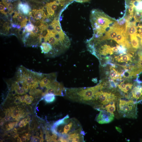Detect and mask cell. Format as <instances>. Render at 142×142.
Masks as SVG:
<instances>
[{
	"label": "cell",
	"instance_id": "cell-41",
	"mask_svg": "<svg viewBox=\"0 0 142 142\" xmlns=\"http://www.w3.org/2000/svg\"><path fill=\"white\" fill-rule=\"evenodd\" d=\"M116 129L119 132H121V129L120 128H119L118 127H115Z\"/></svg>",
	"mask_w": 142,
	"mask_h": 142
},
{
	"label": "cell",
	"instance_id": "cell-23",
	"mask_svg": "<svg viewBox=\"0 0 142 142\" xmlns=\"http://www.w3.org/2000/svg\"><path fill=\"white\" fill-rule=\"evenodd\" d=\"M69 117L68 115H67L62 119H60L54 123L52 128H55L64 122L65 120Z\"/></svg>",
	"mask_w": 142,
	"mask_h": 142
},
{
	"label": "cell",
	"instance_id": "cell-38",
	"mask_svg": "<svg viewBox=\"0 0 142 142\" xmlns=\"http://www.w3.org/2000/svg\"><path fill=\"white\" fill-rule=\"evenodd\" d=\"M14 102L17 104L20 103H21L18 95L17 96L15 97Z\"/></svg>",
	"mask_w": 142,
	"mask_h": 142
},
{
	"label": "cell",
	"instance_id": "cell-6",
	"mask_svg": "<svg viewBox=\"0 0 142 142\" xmlns=\"http://www.w3.org/2000/svg\"><path fill=\"white\" fill-rule=\"evenodd\" d=\"M118 97L111 92L99 90L95 94L91 105L97 110L102 106L105 105L116 100Z\"/></svg>",
	"mask_w": 142,
	"mask_h": 142
},
{
	"label": "cell",
	"instance_id": "cell-17",
	"mask_svg": "<svg viewBox=\"0 0 142 142\" xmlns=\"http://www.w3.org/2000/svg\"><path fill=\"white\" fill-rule=\"evenodd\" d=\"M120 54L119 56L115 57L116 60L118 62H127L131 60V57L132 55L131 54H126L123 55Z\"/></svg>",
	"mask_w": 142,
	"mask_h": 142
},
{
	"label": "cell",
	"instance_id": "cell-35",
	"mask_svg": "<svg viewBox=\"0 0 142 142\" xmlns=\"http://www.w3.org/2000/svg\"><path fill=\"white\" fill-rule=\"evenodd\" d=\"M27 95V94H24L21 96L18 95L21 102H24L25 99Z\"/></svg>",
	"mask_w": 142,
	"mask_h": 142
},
{
	"label": "cell",
	"instance_id": "cell-37",
	"mask_svg": "<svg viewBox=\"0 0 142 142\" xmlns=\"http://www.w3.org/2000/svg\"><path fill=\"white\" fill-rule=\"evenodd\" d=\"M90 0H70V1L72 2H73L74 1H75L81 3H84L89 1Z\"/></svg>",
	"mask_w": 142,
	"mask_h": 142
},
{
	"label": "cell",
	"instance_id": "cell-13",
	"mask_svg": "<svg viewBox=\"0 0 142 142\" xmlns=\"http://www.w3.org/2000/svg\"><path fill=\"white\" fill-rule=\"evenodd\" d=\"M10 115L12 118L18 120L20 118L23 117L24 113L21 108L12 107L8 109Z\"/></svg>",
	"mask_w": 142,
	"mask_h": 142
},
{
	"label": "cell",
	"instance_id": "cell-28",
	"mask_svg": "<svg viewBox=\"0 0 142 142\" xmlns=\"http://www.w3.org/2000/svg\"><path fill=\"white\" fill-rule=\"evenodd\" d=\"M17 124V122H13L9 123L6 126L7 130H9L12 129L15 126H16Z\"/></svg>",
	"mask_w": 142,
	"mask_h": 142
},
{
	"label": "cell",
	"instance_id": "cell-19",
	"mask_svg": "<svg viewBox=\"0 0 142 142\" xmlns=\"http://www.w3.org/2000/svg\"><path fill=\"white\" fill-rule=\"evenodd\" d=\"M110 69L109 77L112 80H114L120 78V74L114 67H111Z\"/></svg>",
	"mask_w": 142,
	"mask_h": 142
},
{
	"label": "cell",
	"instance_id": "cell-36",
	"mask_svg": "<svg viewBox=\"0 0 142 142\" xmlns=\"http://www.w3.org/2000/svg\"><path fill=\"white\" fill-rule=\"evenodd\" d=\"M43 141L41 139H40L38 136L34 137L32 140L33 142H42Z\"/></svg>",
	"mask_w": 142,
	"mask_h": 142
},
{
	"label": "cell",
	"instance_id": "cell-22",
	"mask_svg": "<svg viewBox=\"0 0 142 142\" xmlns=\"http://www.w3.org/2000/svg\"><path fill=\"white\" fill-rule=\"evenodd\" d=\"M134 9L135 11L142 12V1H133Z\"/></svg>",
	"mask_w": 142,
	"mask_h": 142
},
{
	"label": "cell",
	"instance_id": "cell-29",
	"mask_svg": "<svg viewBox=\"0 0 142 142\" xmlns=\"http://www.w3.org/2000/svg\"><path fill=\"white\" fill-rule=\"evenodd\" d=\"M11 116L9 113L8 109L6 111V115L3 118V120L6 121L10 120L11 119Z\"/></svg>",
	"mask_w": 142,
	"mask_h": 142
},
{
	"label": "cell",
	"instance_id": "cell-31",
	"mask_svg": "<svg viewBox=\"0 0 142 142\" xmlns=\"http://www.w3.org/2000/svg\"><path fill=\"white\" fill-rule=\"evenodd\" d=\"M27 119L25 118L21 120L19 124V126L21 127H22L26 126L28 123Z\"/></svg>",
	"mask_w": 142,
	"mask_h": 142
},
{
	"label": "cell",
	"instance_id": "cell-30",
	"mask_svg": "<svg viewBox=\"0 0 142 142\" xmlns=\"http://www.w3.org/2000/svg\"><path fill=\"white\" fill-rule=\"evenodd\" d=\"M29 134L28 133L25 134L24 135H22L21 138H19L20 142H24L26 141L27 139H28Z\"/></svg>",
	"mask_w": 142,
	"mask_h": 142
},
{
	"label": "cell",
	"instance_id": "cell-16",
	"mask_svg": "<svg viewBox=\"0 0 142 142\" xmlns=\"http://www.w3.org/2000/svg\"><path fill=\"white\" fill-rule=\"evenodd\" d=\"M130 43L133 49L135 51L139 48L140 41L136 36V34L130 36Z\"/></svg>",
	"mask_w": 142,
	"mask_h": 142
},
{
	"label": "cell",
	"instance_id": "cell-25",
	"mask_svg": "<svg viewBox=\"0 0 142 142\" xmlns=\"http://www.w3.org/2000/svg\"><path fill=\"white\" fill-rule=\"evenodd\" d=\"M34 27V26L32 24L31 22L29 21L25 26L26 31L28 32L31 31Z\"/></svg>",
	"mask_w": 142,
	"mask_h": 142
},
{
	"label": "cell",
	"instance_id": "cell-33",
	"mask_svg": "<svg viewBox=\"0 0 142 142\" xmlns=\"http://www.w3.org/2000/svg\"><path fill=\"white\" fill-rule=\"evenodd\" d=\"M126 86V84L123 83H121L120 84L118 85V87L123 92Z\"/></svg>",
	"mask_w": 142,
	"mask_h": 142
},
{
	"label": "cell",
	"instance_id": "cell-7",
	"mask_svg": "<svg viewBox=\"0 0 142 142\" xmlns=\"http://www.w3.org/2000/svg\"><path fill=\"white\" fill-rule=\"evenodd\" d=\"M45 91L43 93L42 96L48 94L63 96L65 95L66 88L63 85L56 80L50 83L45 87Z\"/></svg>",
	"mask_w": 142,
	"mask_h": 142
},
{
	"label": "cell",
	"instance_id": "cell-34",
	"mask_svg": "<svg viewBox=\"0 0 142 142\" xmlns=\"http://www.w3.org/2000/svg\"><path fill=\"white\" fill-rule=\"evenodd\" d=\"M5 8L4 6L1 3L0 4V10L1 12L4 14L5 15H6L7 14L5 12Z\"/></svg>",
	"mask_w": 142,
	"mask_h": 142
},
{
	"label": "cell",
	"instance_id": "cell-2",
	"mask_svg": "<svg viewBox=\"0 0 142 142\" xmlns=\"http://www.w3.org/2000/svg\"><path fill=\"white\" fill-rule=\"evenodd\" d=\"M103 87L101 81L93 87L66 88L65 95L73 101L91 105L95 94Z\"/></svg>",
	"mask_w": 142,
	"mask_h": 142
},
{
	"label": "cell",
	"instance_id": "cell-32",
	"mask_svg": "<svg viewBox=\"0 0 142 142\" xmlns=\"http://www.w3.org/2000/svg\"><path fill=\"white\" fill-rule=\"evenodd\" d=\"M3 27L4 29L7 31H9L10 28L9 23L6 22L3 25Z\"/></svg>",
	"mask_w": 142,
	"mask_h": 142
},
{
	"label": "cell",
	"instance_id": "cell-10",
	"mask_svg": "<svg viewBox=\"0 0 142 142\" xmlns=\"http://www.w3.org/2000/svg\"><path fill=\"white\" fill-rule=\"evenodd\" d=\"M85 134L84 132L81 128L69 134L67 138L68 142H83Z\"/></svg>",
	"mask_w": 142,
	"mask_h": 142
},
{
	"label": "cell",
	"instance_id": "cell-4",
	"mask_svg": "<svg viewBox=\"0 0 142 142\" xmlns=\"http://www.w3.org/2000/svg\"><path fill=\"white\" fill-rule=\"evenodd\" d=\"M138 103L133 99H119L117 105L118 112L123 117L136 118L138 116Z\"/></svg>",
	"mask_w": 142,
	"mask_h": 142
},
{
	"label": "cell",
	"instance_id": "cell-11",
	"mask_svg": "<svg viewBox=\"0 0 142 142\" xmlns=\"http://www.w3.org/2000/svg\"><path fill=\"white\" fill-rule=\"evenodd\" d=\"M57 76L56 72L43 74L39 84L41 88L45 87L50 83L56 80Z\"/></svg>",
	"mask_w": 142,
	"mask_h": 142
},
{
	"label": "cell",
	"instance_id": "cell-20",
	"mask_svg": "<svg viewBox=\"0 0 142 142\" xmlns=\"http://www.w3.org/2000/svg\"><path fill=\"white\" fill-rule=\"evenodd\" d=\"M43 92L42 90L39 89L35 88L30 90L29 94L31 95L36 97L42 96Z\"/></svg>",
	"mask_w": 142,
	"mask_h": 142
},
{
	"label": "cell",
	"instance_id": "cell-24",
	"mask_svg": "<svg viewBox=\"0 0 142 142\" xmlns=\"http://www.w3.org/2000/svg\"><path fill=\"white\" fill-rule=\"evenodd\" d=\"M38 27L35 26L32 30L31 31V35L32 37H36L37 36H40V35L38 33L39 32Z\"/></svg>",
	"mask_w": 142,
	"mask_h": 142
},
{
	"label": "cell",
	"instance_id": "cell-5",
	"mask_svg": "<svg viewBox=\"0 0 142 142\" xmlns=\"http://www.w3.org/2000/svg\"><path fill=\"white\" fill-rule=\"evenodd\" d=\"M81 128L79 121L76 118H72L67 119L61 125L55 128H51V130L59 136H63L67 138L69 134Z\"/></svg>",
	"mask_w": 142,
	"mask_h": 142
},
{
	"label": "cell",
	"instance_id": "cell-26",
	"mask_svg": "<svg viewBox=\"0 0 142 142\" xmlns=\"http://www.w3.org/2000/svg\"><path fill=\"white\" fill-rule=\"evenodd\" d=\"M34 99V97L31 96H29L27 95L24 100V102L27 104H30L32 102Z\"/></svg>",
	"mask_w": 142,
	"mask_h": 142
},
{
	"label": "cell",
	"instance_id": "cell-1",
	"mask_svg": "<svg viewBox=\"0 0 142 142\" xmlns=\"http://www.w3.org/2000/svg\"><path fill=\"white\" fill-rule=\"evenodd\" d=\"M90 19L94 33L92 37L94 38L103 35L116 21L102 11L97 9L91 11Z\"/></svg>",
	"mask_w": 142,
	"mask_h": 142
},
{
	"label": "cell",
	"instance_id": "cell-42",
	"mask_svg": "<svg viewBox=\"0 0 142 142\" xmlns=\"http://www.w3.org/2000/svg\"><path fill=\"white\" fill-rule=\"evenodd\" d=\"M140 44L142 46V40H140Z\"/></svg>",
	"mask_w": 142,
	"mask_h": 142
},
{
	"label": "cell",
	"instance_id": "cell-43",
	"mask_svg": "<svg viewBox=\"0 0 142 142\" xmlns=\"http://www.w3.org/2000/svg\"><path fill=\"white\" fill-rule=\"evenodd\" d=\"M141 101L142 100V95L141 96Z\"/></svg>",
	"mask_w": 142,
	"mask_h": 142
},
{
	"label": "cell",
	"instance_id": "cell-3",
	"mask_svg": "<svg viewBox=\"0 0 142 142\" xmlns=\"http://www.w3.org/2000/svg\"><path fill=\"white\" fill-rule=\"evenodd\" d=\"M43 73L37 72L21 65L17 69L14 79L27 86L30 90L38 86Z\"/></svg>",
	"mask_w": 142,
	"mask_h": 142
},
{
	"label": "cell",
	"instance_id": "cell-15",
	"mask_svg": "<svg viewBox=\"0 0 142 142\" xmlns=\"http://www.w3.org/2000/svg\"><path fill=\"white\" fill-rule=\"evenodd\" d=\"M18 10L21 14L28 15L30 12L31 8L27 3L20 2L18 4Z\"/></svg>",
	"mask_w": 142,
	"mask_h": 142
},
{
	"label": "cell",
	"instance_id": "cell-40",
	"mask_svg": "<svg viewBox=\"0 0 142 142\" xmlns=\"http://www.w3.org/2000/svg\"><path fill=\"white\" fill-rule=\"evenodd\" d=\"M17 25L16 23H12L11 24V26L14 28H16Z\"/></svg>",
	"mask_w": 142,
	"mask_h": 142
},
{
	"label": "cell",
	"instance_id": "cell-27",
	"mask_svg": "<svg viewBox=\"0 0 142 142\" xmlns=\"http://www.w3.org/2000/svg\"><path fill=\"white\" fill-rule=\"evenodd\" d=\"M133 84L132 83H128L126 84L125 88L123 91L125 93H127L132 88Z\"/></svg>",
	"mask_w": 142,
	"mask_h": 142
},
{
	"label": "cell",
	"instance_id": "cell-9",
	"mask_svg": "<svg viewBox=\"0 0 142 142\" xmlns=\"http://www.w3.org/2000/svg\"><path fill=\"white\" fill-rule=\"evenodd\" d=\"M114 116V114L111 113L105 110H101L97 116L95 120L100 124H107L113 120Z\"/></svg>",
	"mask_w": 142,
	"mask_h": 142
},
{
	"label": "cell",
	"instance_id": "cell-39",
	"mask_svg": "<svg viewBox=\"0 0 142 142\" xmlns=\"http://www.w3.org/2000/svg\"><path fill=\"white\" fill-rule=\"evenodd\" d=\"M61 2L71 3L72 2H71L70 0H55Z\"/></svg>",
	"mask_w": 142,
	"mask_h": 142
},
{
	"label": "cell",
	"instance_id": "cell-8",
	"mask_svg": "<svg viewBox=\"0 0 142 142\" xmlns=\"http://www.w3.org/2000/svg\"><path fill=\"white\" fill-rule=\"evenodd\" d=\"M11 90L13 95H14L16 94L22 95L28 92L29 90L28 86L14 79L12 82Z\"/></svg>",
	"mask_w": 142,
	"mask_h": 142
},
{
	"label": "cell",
	"instance_id": "cell-21",
	"mask_svg": "<svg viewBox=\"0 0 142 142\" xmlns=\"http://www.w3.org/2000/svg\"><path fill=\"white\" fill-rule=\"evenodd\" d=\"M43 98L45 101L47 103H51L54 102L55 99V95L53 94H45Z\"/></svg>",
	"mask_w": 142,
	"mask_h": 142
},
{
	"label": "cell",
	"instance_id": "cell-18",
	"mask_svg": "<svg viewBox=\"0 0 142 142\" xmlns=\"http://www.w3.org/2000/svg\"><path fill=\"white\" fill-rule=\"evenodd\" d=\"M138 60L135 66L139 74L142 72V50L138 52Z\"/></svg>",
	"mask_w": 142,
	"mask_h": 142
},
{
	"label": "cell",
	"instance_id": "cell-12",
	"mask_svg": "<svg viewBox=\"0 0 142 142\" xmlns=\"http://www.w3.org/2000/svg\"><path fill=\"white\" fill-rule=\"evenodd\" d=\"M140 82L138 84L135 86L132 91V97L134 101L138 103L141 101L142 95V84Z\"/></svg>",
	"mask_w": 142,
	"mask_h": 142
},
{
	"label": "cell",
	"instance_id": "cell-14",
	"mask_svg": "<svg viewBox=\"0 0 142 142\" xmlns=\"http://www.w3.org/2000/svg\"><path fill=\"white\" fill-rule=\"evenodd\" d=\"M40 47L42 53L45 54L47 56L51 57L53 47L50 44L43 42L41 43Z\"/></svg>",
	"mask_w": 142,
	"mask_h": 142
}]
</instances>
